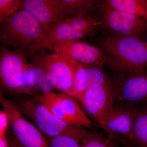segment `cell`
Listing matches in <instances>:
<instances>
[{"mask_svg": "<svg viewBox=\"0 0 147 147\" xmlns=\"http://www.w3.org/2000/svg\"><path fill=\"white\" fill-rule=\"evenodd\" d=\"M46 40V30L23 7L0 22L3 47H12L27 60L45 49Z\"/></svg>", "mask_w": 147, "mask_h": 147, "instance_id": "1", "label": "cell"}, {"mask_svg": "<svg viewBox=\"0 0 147 147\" xmlns=\"http://www.w3.org/2000/svg\"><path fill=\"white\" fill-rule=\"evenodd\" d=\"M108 62L114 71L121 74L144 70L147 67L146 42L137 36L108 38L101 42Z\"/></svg>", "mask_w": 147, "mask_h": 147, "instance_id": "2", "label": "cell"}, {"mask_svg": "<svg viewBox=\"0 0 147 147\" xmlns=\"http://www.w3.org/2000/svg\"><path fill=\"white\" fill-rule=\"evenodd\" d=\"M20 112L30 120L47 138L65 135L82 144L94 131L69 125L55 117L34 97L19 99L15 102Z\"/></svg>", "mask_w": 147, "mask_h": 147, "instance_id": "3", "label": "cell"}, {"mask_svg": "<svg viewBox=\"0 0 147 147\" xmlns=\"http://www.w3.org/2000/svg\"><path fill=\"white\" fill-rule=\"evenodd\" d=\"M0 103L8 117L11 126L19 143L24 147H50L47 139L36 127L27 120L15 102L7 99L2 90Z\"/></svg>", "mask_w": 147, "mask_h": 147, "instance_id": "4", "label": "cell"}, {"mask_svg": "<svg viewBox=\"0 0 147 147\" xmlns=\"http://www.w3.org/2000/svg\"><path fill=\"white\" fill-rule=\"evenodd\" d=\"M23 8L46 31L67 19L80 16L62 0H24Z\"/></svg>", "mask_w": 147, "mask_h": 147, "instance_id": "5", "label": "cell"}, {"mask_svg": "<svg viewBox=\"0 0 147 147\" xmlns=\"http://www.w3.org/2000/svg\"><path fill=\"white\" fill-rule=\"evenodd\" d=\"M32 59V64L55 76L56 88L68 94L79 63L56 53L48 54L42 52L36 54Z\"/></svg>", "mask_w": 147, "mask_h": 147, "instance_id": "6", "label": "cell"}, {"mask_svg": "<svg viewBox=\"0 0 147 147\" xmlns=\"http://www.w3.org/2000/svg\"><path fill=\"white\" fill-rule=\"evenodd\" d=\"M27 60L7 47L0 51V80L4 89L13 94H24V73Z\"/></svg>", "mask_w": 147, "mask_h": 147, "instance_id": "7", "label": "cell"}, {"mask_svg": "<svg viewBox=\"0 0 147 147\" xmlns=\"http://www.w3.org/2000/svg\"><path fill=\"white\" fill-rule=\"evenodd\" d=\"M79 101L90 117L101 126L114 107L115 100L109 84H96L89 88Z\"/></svg>", "mask_w": 147, "mask_h": 147, "instance_id": "8", "label": "cell"}, {"mask_svg": "<svg viewBox=\"0 0 147 147\" xmlns=\"http://www.w3.org/2000/svg\"><path fill=\"white\" fill-rule=\"evenodd\" d=\"M52 50L85 65L100 67L107 62V56L103 50L79 40H68L57 42L53 45Z\"/></svg>", "mask_w": 147, "mask_h": 147, "instance_id": "9", "label": "cell"}, {"mask_svg": "<svg viewBox=\"0 0 147 147\" xmlns=\"http://www.w3.org/2000/svg\"><path fill=\"white\" fill-rule=\"evenodd\" d=\"M117 92L114 93L115 100L119 106L133 110L147 103V71L145 70L126 74Z\"/></svg>", "mask_w": 147, "mask_h": 147, "instance_id": "10", "label": "cell"}, {"mask_svg": "<svg viewBox=\"0 0 147 147\" xmlns=\"http://www.w3.org/2000/svg\"><path fill=\"white\" fill-rule=\"evenodd\" d=\"M99 7L102 24L121 36H137L147 30V21L145 19L116 10L101 3Z\"/></svg>", "mask_w": 147, "mask_h": 147, "instance_id": "11", "label": "cell"}, {"mask_svg": "<svg viewBox=\"0 0 147 147\" xmlns=\"http://www.w3.org/2000/svg\"><path fill=\"white\" fill-rule=\"evenodd\" d=\"M137 110L114 106L103 121L101 127L110 137L120 134L132 142L134 119Z\"/></svg>", "mask_w": 147, "mask_h": 147, "instance_id": "12", "label": "cell"}, {"mask_svg": "<svg viewBox=\"0 0 147 147\" xmlns=\"http://www.w3.org/2000/svg\"><path fill=\"white\" fill-rule=\"evenodd\" d=\"M96 84H109L100 67L79 63L73 84L68 95L79 101L89 88Z\"/></svg>", "mask_w": 147, "mask_h": 147, "instance_id": "13", "label": "cell"}, {"mask_svg": "<svg viewBox=\"0 0 147 147\" xmlns=\"http://www.w3.org/2000/svg\"><path fill=\"white\" fill-rule=\"evenodd\" d=\"M51 93L68 119L70 125L84 128H93L92 122L74 98L63 92H51Z\"/></svg>", "mask_w": 147, "mask_h": 147, "instance_id": "14", "label": "cell"}, {"mask_svg": "<svg viewBox=\"0 0 147 147\" xmlns=\"http://www.w3.org/2000/svg\"><path fill=\"white\" fill-rule=\"evenodd\" d=\"M92 32L74 28L65 21L57 24L47 31L45 48L52 50L57 42L68 40H79L90 35Z\"/></svg>", "mask_w": 147, "mask_h": 147, "instance_id": "15", "label": "cell"}, {"mask_svg": "<svg viewBox=\"0 0 147 147\" xmlns=\"http://www.w3.org/2000/svg\"><path fill=\"white\" fill-rule=\"evenodd\" d=\"M101 3L147 21V0H107Z\"/></svg>", "mask_w": 147, "mask_h": 147, "instance_id": "16", "label": "cell"}, {"mask_svg": "<svg viewBox=\"0 0 147 147\" xmlns=\"http://www.w3.org/2000/svg\"><path fill=\"white\" fill-rule=\"evenodd\" d=\"M131 143L137 147H147V106L136 111Z\"/></svg>", "mask_w": 147, "mask_h": 147, "instance_id": "17", "label": "cell"}, {"mask_svg": "<svg viewBox=\"0 0 147 147\" xmlns=\"http://www.w3.org/2000/svg\"><path fill=\"white\" fill-rule=\"evenodd\" d=\"M72 28L80 30L92 32L102 24V21L90 15H84L69 18L65 21Z\"/></svg>", "mask_w": 147, "mask_h": 147, "instance_id": "18", "label": "cell"}, {"mask_svg": "<svg viewBox=\"0 0 147 147\" xmlns=\"http://www.w3.org/2000/svg\"><path fill=\"white\" fill-rule=\"evenodd\" d=\"M24 0H0V22L23 7Z\"/></svg>", "mask_w": 147, "mask_h": 147, "instance_id": "19", "label": "cell"}, {"mask_svg": "<svg viewBox=\"0 0 147 147\" xmlns=\"http://www.w3.org/2000/svg\"><path fill=\"white\" fill-rule=\"evenodd\" d=\"M81 146V147H115L110 139L96 132L86 139Z\"/></svg>", "mask_w": 147, "mask_h": 147, "instance_id": "20", "label": "cell"}, {"mask_svg": "<svg viewBox=\"0 0 147 147\" xmlns=\"http://www.w3.org/2000/svg\"><path fill=\"white\" fill-rule=\"evenodd\" d=\"M67 5L75 10L79 16L86 15L91 8L94 1L91 0H62Z\"/></svg>", "mask_w": 147, "mask_h": 147, "instance_id": "21", "label": "cell"}, {"mask_svg": "<svg viewBox=\"0 0 147 147\" xmlns=\"http://www.w3.org/2000/svg\"><path fill=\"white\" fill-rule=\"evenodd\" d=\"M50 147H81L77 141L65 135H60L48 138Z\"/></svg>", "mask_w": 147, "mask_h": 147, "instance_id": "22", "label": "cell"}, {"mask_svg": "<svg viewBox=\"0 0 147 147\" xmlns=\"http://www.w3.org/2000/svg\"><path fill=\"white\" fill-rule=\"evenodd\" d=\"M56 84L57 80L55 76L50 72L45 71L38 81L37 88L43 93L49 92L56 88Z\"/></svg>", "mask_w": 147, "mask_h": 147, "instance_id": "23", "label": "cell"}, {"mask_svg": "<svg viewBox=\"0 0 147 147\" xmlns=\"http://www.w3.org/2000/svg\"><path fill=\"white\" fill-rule=\"evenodd\" d=\"M9 123L8 117L5 112L3 110L0 111V136L6 135V131Z\"/></svg>", "mask_w": 147, "mask_h": 147, "instance_id": "24", "label": "cell"}, {"mask_svg": "<svg viewBox=\"0 0 147 147\" xmlns=\"http://www.w3.org/2000/svg\"><path fill=\"white\" fill-rule=\"evenodd\" d=\"M0 147H9L8 141L6 135L0 136Z\"/></svg>", "mask_w": 147, "mask_h": 147, "instance_id": "25", "label": "cell"}, {"mask_svg": "<svg viewBox=\"0 0 147 147\" xmlns=\"http://www.w3.org/2000/svg\"><path fill=\"white\" fill-rule=\"evenodd\" d=\"M121 143L123 145L124 147H135L133 146V144H129L128 142H127L125 141H122Z\"/></svg>", "mask_w": 147, "mask_h": 147, "instance_id": "26", "label": "cell"}, {"mask_svg": "<svg viewBox=\"0 0 147 147\" xmlns=\"http://www.w3.org/2000/svg\"><path fill=\"white\" fill-rule=\"evenodd\" d=\"M9 147H21L18 146H13V145H10V146H9Z\"/></svg>", "mask_w": 147, "mask_h": 147, "instance_id": "27", "label": "cell"}, {"mask_svg": "<svg viewBox=\"0 0 147 147\" xmlns=\"http://www.w3.org/2000/svg\"><path fill=\"white\" fill-rule=\"evenodd\" d=\"M146 42V46L147 48V39L146 41V42Z\"/></svg>", "mask_w": 147, "mask_h": 147, "instance_id": "28", "label": "cell"}]
</instances>
